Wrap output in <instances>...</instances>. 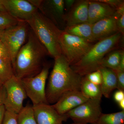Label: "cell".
I'll return each instance as SVG.
<instances>
[{
	"label": "cell",
	"instance_id": "cell-1",
	"mask_svg": "<svg viewBox=\"0 0 124 124\" xmlns=\"http://www.w3.org/2000/svg\"><path fill=\"white\" fill-rule=\"evenodd\" d=\"M27 40L18 52L13 64L15 76L21 80L39 73L45 64V58L49 55L30 28Z\"/></svg>",
	"mask_w": 124,
	"mask_h": 124
},
{
	"label": "cell",
	"instance_id": "cell-18",
	"mask_svg": "<svg viewBox=\"0 0 124 124\" xmlns=\"http://www.w3.org/2000/svg\"><path fill=\"white\" fill-rule=\"evenodd\" d=\"M63 31L70 35L82 38L91 43L95 42L92 32V24L88 22L66 27Z\"/></svg>",
	"mask_w": 124,
	"mask_h": 124
},
{
	"label": "cell",
	"instance_id": "cell-38",
	"mask_svg": "<svg viewBox=\"0 0 124 124\" xmlns=\"http://www.w3.org/2000/svg\"><path fill=\"white\" fill-rule=\"evenodd\" d=\"M4 31L3 30H0V41H1V38H2V34Z\"/></svg>",
	"mask_w": 124,
	"mask_h": 124
},
{
	"label": "cell",
	"instance_id": "cell-2",
	"mask_svg": "<svg viewBox=\"0 0 124 124\" xmlns=\"http://www.w3.org/2000/svg\"><path fill=\"white\" fill-rule=\"evenodd\" d=\"M54 59L53 68L46 89V100L49 104H54L64 93L80 91L82 77L71 67L63 55Z\"/></svg>",
	"mask_w": 124,
	"mask_h": 124
},
{
	"label": "cell",
	"instance_id": "cell-13",
	"mask_svg": "<svg viewBox=\"0 0 124 124\" xmlns=\"http://www.w3.org/2000/svg\"><path fill=\"white\" fill-rule=\"evenodd\" d=\"M88 99L80 91H67L63 93L52 106L59 114L64 115Z\"/></svg>",
	"mask_w": 124,
	"mask_h": 124
},
{
	"label": "cell",
	"instance_id": "cell-27",
	"mask_svg": "<svg viewBox=\"0 0 124 124\" xmlns=\"http://www.w3.org/2000/svg\"><path fill=\"white\" fill-rule=\"evenodd\" d=\"M116 74L117 79V89L124 91V71L119 70H114Z\"/></svg>",
	"mask_w": 124,
	"mask_h": 124
},
{
	"label": "cell",
	"instance_id": "cell-16",
	"mask_svg": "<svg viewBox=\"0 0 124 124\" xmlns=\"http://www.w3.org/2000/svg\"><path fill=\"white\" fill-rule=\"evenodd\" d=\"M116 9L98 0H89L88 22L91 24L115 15Z\"/></svg>",
	"mask_w": 124,
	"mask_h": 124
},
{
	"label": "cell",
	"instance_id": "cell-40",
	"mask_svg": "<svg viewBox=\"0 0 124 124\" xmlns=\"http://www.w3.org/2000/svg\"></svg>",
	"mask_w": 124,
	"mask_h": 124
},
{
	"label": "cell",
	"instance_id": "cell-24",
	"mask_svg": "<svg viewBox=\"0 0 124 124\" xmlns=\"http://www.w3.org/2000/svg\"><path fill=\"white\" fill-rule=\"evenodd\" d=\"M19 21L6 12H0V30H4L17 24Z\"/></svg>",
	"mask_w": 124,
	"mask_h": 124
},
{
	"label": "cell",
	"instance_id": "cell-17",
	"mask_svg": "<svg viewBox=\"0 0 124 124\" xmlns=\"http://www.w3.org/2000/svg\"><path fill=\"white\" fill-rule=\"evenodd\" d=\"M98 70L101 72L102 76L100 87L102 95L108 98L112 91L117 88L116 74L114 70L107 68L101 67Z\"/></svg>",
	"mask_w": 124,
	"mask_h": 124
},
{
	"label": "cell",
	"instance_id": "cell-4",
	"mask_svg": "<svg viewBox=\"0 0 124 124\" xmlns=\"http://www.w3.org/2000/svg\"><path fill=\"white\" fill-rule=\"evenodd\" d=\"M27 22L49 55L55 59L62 54L59 38L63 30L38 10Z\"/></svg>",
	"mask_w": 124,
	"mask_h": 124
},
{
	"label": "cell",
	"instance_id": "cell-30",
	"mask_svg": "<svg viewBox=\"0 0 124 124\" xmlns=\"http://www.w3.org/2000/svg\"><path fill=\"white\" fill-rule=\"evenodd\" d=\"M116 23L119 32L124 36V14L117 18L116 20Z\"/></svg>",
	"mask_w": 124,
	"mask_h": 124
},
{
	"label": "cell",
	"instance_id": "cell-5",
	"mask_svg": "<svg viewBox=\"0 0 124 124\" xmlns=\"http://www.w3.org/2000/svg\"><path fill=\"white\" fill-rule=\"evenodd\" d=\"M62 54L70 66L79 62L91 49L93 43L63 30L59 38Z\"/></svg>",
	"mask_w": 124,
	"mask_h": 124
},
{
	"label": "cell",
	"instance_id": "cell-22",
	"mask_svg": "<svg viewBox=\"0 0 124 124\" xmlns=\"http://www.w3.org/2000/svg\"><path fill=\"white\" fill-rule=\"evenodd\" d=\"M93 124H124V110L108 114L102 113Z\"/></svg>",
	"mask_w": 124,
	"mask_h": 124
},
{
	"label": "cell",
	"instance_id": "cell-12",
	"mask_svg": "<svg viewBox=\"0 0 124 124\" xmlns=\"http://www.w3.org/2000/svg\"><path fill=\"white\" fill-rule=\"evenodd\" d=\"M37 8L59 28L60 25L65 23L63 0H41Z\"/></svg>",
	"mask_w": 124,
	"mask_h": 124
},
{
	"label": "cell",
	"instance_id": "cell-32",
	"mask_svg": "<svg viewBox=\"0 0 124 124\" xmlns=\"http://www.w3.org/2000/svg\"><path fill=\"white\" fill-rule=\"evenodd\" d=\"M114 100L117 103L124 99V91L118 90L114 94Z\"/></svg>",
	"mask_w": 124,
	"mask_h": 124
},
{
	"label": "cell",
	"instance_id": "cell-29",
	"mask_svg": "<svg viewBox=\"0 0 124 124\" xmlns=\"http://www.w3.org/2000/svg\"><path fill=\"white\" fill-rule=\"evenodd\" d=\"M1 58H9L11 60L8 49L1 41H0V59Z\"/></svg>",
	"mask_w": 124,
	"mask_h": 124
},
{
	"label": "cell",
	"instance_id": "cell-25",
	"mask_svg": "<svg viewBox=\"0 0 124 124\" xmlns=\"http://www.w3.org/2000/svg\"><path fill=\"white\" fill-rule=\"evenodd\" d=\"M88 80L93 84L100 85L102 82V76L99 70L94 71L84 76Z\"/></svg>",
	"mask_w": 124,
	"mask_h": 124
},
{
	"label": "cell",
	"instance_id": "cell-6",
	"mask_svg": "<svg viewBox=\"0 0 124 124\" xmlns=\"http://www.w3.org/2000/svg\"><path fill=\"white\" fill-rule=\"evenodd\" d=\"M50 65L45 63L39 73L33 77L21 79L27 96L31 99L33 105L49 104L46 94V83L48 76Z\"/></svg>",
	"mask_w": 124,
	"mask_h": 124
},
{
	"label": "cell",
	"instance_id": "cell-39",
	"mask_svg": "<svg viewBox=\"0 0 124 124\" xmlns=\"http://www.w3.org/2000/svg\"></svg>",
	"mask_w": 124,
	"mask_h": 124
},
{
	"label": "cell",
	"instance_id": "cell-14",
	"mask_svg": "<svg viewBox=\"0 0 124 124\" xmlns=\"http://www.w3.org/2000/svg\"><path fill=\"white\" fill-rule=\"evenodd\" d=\"M89 0H76L73 6L65 14L66 26L88 22Z\"/></svg>",
	"mask_w": 124,
	"mask_h": 124
},
{
	"label": "cell",
	"instance_id": "cell-19",
	"mask_svg": "<svg viewBox=\"0 0 124 124\" xmlns=\"http://www.w3.org/2000/svg\"><path fill=\"white\" fill-rule=\"evenodd\" d=\"M80 91L88 99L101 100L102 94L100 85L94 84L88 80L85 77H82Z\"/></svg>",
	"mask_w": 124,
	"mask_h": 124
},
{
	"label": "cell",
	"instance_id": "cell-37",
	"mask_svg": "<svg viewBox=\"0 0 124 124\" xmlns=\"http://www.w3.org/2000/svg\"><path fill=\"white\" fill-rule=\"evenodd\" d=\"M118 103L120 108L122 109V110H124V99L120 101Z\"/></svg>",
	"mask_w": 124,
	"mask_h": 124
},
{
	"label": "cell",
	"instance_id": "cell-3",
	"mask_svg": "<svg viewBox=\"0 0 124 124\" xmlns=\"http://www.w3.org/2000/svg\"><path fill=\"white\" fill-rule=\"evenodd\" d=\"M120 32L114 34L98 41L93 46L86 54L71 67L76 73L84 77L98 70L102 60L107 54L117 48L124 37Z\"/></svg>",
	"mask_w": 124,
	"mask_h": 124
},
{
	"label": "cell",
	"instance_id": "cell-7",
	"mask_svg": "<svg viewBox=\"0 0 124 124\" xmlns=\"http://www.w3.org/2000/svg\"><path fill=\"white\" fill-rule=\"evenodd\" d=\"M29 29L27 22L19 21L15 26L4 31L1 41L8 50L13 64L18 52L27 39Z\"/></svg>",
	"mask_w": 124,
	"mask_h": 124
},
{
	"label": "cell",
	"instance_id": "cell-26",
	"mask_svg": "<svg viewBox=\"0 0 124 124\" xmlns=\"http://www.w3.org/2000/svg\"><path fill=\"white\" fill-rule=\"evenodd\" d=\"M2 124H18V114L6 110Z\"/></svg>",
	"mask_w": 124,
	"mask_h": 124
},
{
	"label": "cell",
	"instance_id": "cell-41",
	"mask_svg": "<svg viewBox=\"0 0 124 124\" xmlns=\"http://www.w3.org/2000/svg\"></svg>",
	"mask_w": 124,
	"mask_h": 124
},
{
	"label": "cell",
	"instance_id": "cell-35",
	"mask_svg": "<svg viewBox=\"0 0 124 124\" xmlns=\"http://www.w3.org/2000/svg\"><path fill=\"white\" fill-rule=\"evenodd\" d=\"M117 70L124 71V53L122 54L121 60L120 62L119 66Z\"/></svg>",
	"mask_w": 124,
	"mask_h": 124
},
{
	"label": "cell",
	"instance_id": "cell-11",
	"mask_svg": "<svg viewBox=\"0 0 124 124\" xmlns=\"http://www.w3.org/2000/svg\"><path fill=\"white\" fill-rule=\"evenodd\" d=\"M32 108L37 124H62L69 119L66 114H59L50 104L33 105Z\"/></svg>",
	"mask_w": 124,
	"mask_h": 124
},
{
	"label": "cell",
	"instance_id": "cell-36",
	"mask_svg": "<svg viewBox=\"0 0 124 124\" xmlns=\"http://www.w3.org/2000/svg\"><path fill=\"white\" fill-rule=\"evenodd\" d=\"M0 12H6L4 6L2 4V0H0Z\"/></svg>",
	"mask_w": 124,
	"mask_h": 124
},
{
	"label": "cell",
	"instance_id": "cell-28",
	"mask_svg": "<svg viewBox=\"0 0 124 124\" xmlns=\"http://www.w3.org/2000/svg\"><path fill=\"white\" fill-rule=\"evenodd\" d=\"M98 1L107 4L115 9L124 3V0H98Z\"/></svg>",
	"mask_w": 124,
	"mask_h": 124
},
{
	"label": "cell",
	"instance_id": "cell-31",
	"mask_svg": "<svg viewBox=\"0 0 124 124\" xmlns=\"http://www.w3.org/2000/svg\"><path fill=\"white\" fill-rule=\"evenodd\" d=\"M6 98V91L4 85L0 86V106L4 105Z\"/></svg>",
	"mask_w": 124,
	"mask_h": 124
},
{
	"label": "cell",
	"instance_id": "cell-20",
	"mask_svg": "<svg viewBox=\"0 0 124 124\" xmlns=\"http://www.w3.org/2000/svg\"><path fill=\"white\" fill-rule=\"evenodd\" d=\"M124 53V50L115 49L111 51L102 60L100 67L107 68L114 70H117Z\"/></svg>",
	"mask_w": 124,
	"mask_h": 124
},
{
	"label": "cell",
	"instance_id": "cell-21",
	"mask_svg": "<svg viewBox=\"0 0 124 124\" xmlns=\"http://www.w3.org/2000/svg\"><path fill=\"white\" fill-rule=\"evenodd\" d=\"M13 67L10 59H0V85H4L14 76Z\"/></svg>",
	"mask_w": 124,
	"mask_h": 124
},
{
	"label": "cell",
	"instance_id": "cell-33",
	"mask_svg": "<svg viewBox=\"0 0 124 124\" xmlns=\"http://www.w3.org/2000/svg\"><path fill=\"white\" fill-rule=\"evenodd\" d=\"M75 0H64V10L68 11L70 10L74 3L76 1Z\"/></svg>",
	"mask_w": 124,
	"mask_h": 124
},
{
	"label": "cell",
	"instance_id": "cell-15",
	"mask_svg": "<svg viewBox=\"0 0 124 124\" xmlns=\"http://www.w3.org/2000/svg\"><path fill=\"white\" fill-rule=\"evenodd\" d=\"M117 18L114 15L92 24V32L94 41H99L119 32L116 25Z\"/></svg>",
	"mask_w": 124,
	"mask_h": 124
},
{
	"label": "cell",
	"instance_id": "cell-23",
	"mask_svg": "<svg viewBox=\"0 0 124 124\" xmlns=\"http://www.w3.org/2000/svg\"><path fill=\"white\" fill-rule=\"evenodd\" d=\"M18 124H37L32 106L27 104L18 114Z\"/></svg>",
	"mask_w": 124,
	"mask_h": 124
},
{
	"label": "cell",
	"instance_id": "cell-8",
	"mask_svg": "<svg viewBox=\"0 0 124 124\" xmlns=\"http://www.w3.org/2000/svg\"><path fill=\"white\" fill-rule=\"evenodd\" d=\"M101 100L89 99L66 113L75 124H93L101 115Z\"/></svg>",
	"mask_w": 124,
	"mask_h": 124
},
{
	"label": "cell",
	"instance_id": "cell-10",
	"mask_svg": "<svg viewBox=\"0 0 124 124\" xmlns=\"http://www.w3.org/2000/svg\"><path fill=\"white\" fill-rule=\"evenodd\" d=\"M6 10L18 21L27 22L38 11L28 0H2Z\"/></svg>",
	"mask_w": 124,
	"mask_h": 124
},
{
	"label": "cell",
	"instance_id": "cell-34",
	"mask_svg": "<svg viewBox=\"0 0 124 124\" xmlns=\"http://www.w3.org/2000/svg\"><path fill=\"white\" fill-rule=\"evenodd\" d=\"M5 111L4 105H2L0 106V124H2Z\"/></svg>",
	"mask_w": 124,
	"mask_h": 124
},
{
	"label": "cell",
	"instance_id": "cell-9",
	"mask_svg": "<svg viewBox=\"0 0 124 124\" xmlns=\"http://www.w3.org/2000/svg\"><path fill=\"white\" fill-rule=\"evenodd\" d=\"M4 85L6 91L4 104L6 110L18 114L24 107L23 101L27 97L22 81L14 76Z\"/></svg>",
	"mask_w": 124,
	"mask_h": 124
}]
</instances>
